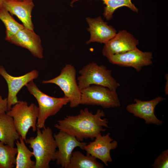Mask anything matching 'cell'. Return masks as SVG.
Returning a JSON list of instances; mask_svg holds the SVG:
<instances>
[{"mask_svg":"<svg viewBox=\"0 0 168 168\" xmlns=\"http://www.w3.org/2000/svg\"><path fill=\"white\" fill-rule=\"evenodd\" d=\"M90 154L85 155L81 152L73 151L67 168H103L104 165Z\"/></svg>","mask_w":168,"mask_h":168,"instance_id":"18","label":"cell"},{"mask_svg":"<svg viewBox=\"0 0 168 168\" xmlns=\"http://www.w3.org/2000/svg\"><path fill=\"white\" fill-rule=\"evenodd\" d=\"M109 62L122 67H132L137 72L144 66L152 64L153 54L150 52H143L138 48L128 52L114 55L107 58Z\"/></svg>","mask_w":168,"mask_h":168,"instance_id":"9","label":"cell"},{"mask_svg":"<svg viewBox=\"0 0 168 168\" xmlns=\"http://www.w3.org/2000/svg\"><path fill=\"white\" fill-rule=\"evenodd\" d=\"M86 20L89 26L87 30L91 35L87 44L95 42L105 44L117 33L116 29L112 26L108 25L100 16L95 18L87 17Z\"/></svg>","mask_w":168,"mask_h":168,"instance_id":"15","label":"cell"},{"mask_svg":"<svg viewBox=\"0 0 168 168\" xmlns=\"http://www.w3.org/2000/svg\"><path fill=\"white\" fill-rule=\"evenodd\" d=\"M6 113L12 118L18 133L25 141L30 128L34 132L37 130L38 109L35 104L28 105L26 101H18Z\"/></svg>","mask_w":168,"mask_h":168,"instance_id":"5","label":"cell"},{"mask_svg":"<svg viewBox=\"0 0 168 168\" xmlns=\"http://www.w3.org/2000/svg\"><path fill=\"white\" fill-rule=\"evenodd\" d=\"M17 153L16 147L0 141V168L14 167Z\"/></svg>","mask_w":168,"mask_h":168,"instance_id":"22","label":"cell"},{"mask_svg":"<svg viewBox=\"0 0 168 168\" xmlns=\"http://www.w3.org/2000/svg\"><path fill=\"white\" fill-rule=\"evenodd\" d=\"M76 72L74 67L67 64L61 70L60 74L56 77L42 81L43 84H54L58 86L63 91L64 96L69 101L71 108H75L80 105L81 90L76 78Z\"/></svg>","mask_w":168,"mask_h":168,"instance_id":"6","label":"cell"},{"mask_svg":"<svg viewBox=\"0 0 168 168\" xmlns=\"http://www.w3.org/2000/svg\"><path fill=\"white\" fill-rule=\"evenodd\" d=\"M39 75L38 71L34 69L22 76H13L9 74L3 66L0 65V75L5 80L8 86L7 111L18 102L17 95L21 88L37 78Z\"/></svg>","mask_w":168,"mask_h":168,"instance_id":"10","label":"cell"},{"mask_svg":"<svg viewBox=\"0 0 168 168\" xmlns=\"http://www.w3.org/2000/svg\"><path fill=\"white\" fill-rule=\"evenodd\" d=\"M0 20L5 26V39L7 41L18 31L25 28L23 25L17 22L2 6L0 7Z\"/></svg>","mask_w":168,"mask_h":168,"instance_id":"21","label":"cell"},{"mask_svg":"<svg viewBox=\"0 0 168 168\" xmlns=\"http://www.w3.org/2000/svg\"><path fill=\"white\" fill-rule=\"evenodd\" d=\"M25 86L30 94L36 100L38 103V114L36 126L42 129L45 127V122L50 116L58 112L63 107L69 102V99L64 96L57 98L49 96L42 92L32 81Z\"/></svg>","mask_w":168,"mask_h":168,"instance_id":"3","label":"cell"},{"mask_svg":"<svg viewBox=\"0 0 168 168\" xmlns=\"http://www.w3.org/2000/svg\"><path fill=\"white\" fill-rule=\"evenodd\" d=\"M25 141L20 136L15 142L17 153L16 156V168H34L35 161L31 158L34 156L25 144Z\"/></svg>","mask_w":168,"mask_h":168,"instance_id":"19","label":"cell"},{"mask_svg":"<svg viewBox=\"0 0 168 168\" xmlns=\"http://www.w3.org/2000/svg\"><path fill=\"white\" fill-rule=\"evenodd\" d=\"M166 99L160 96L148 101H143L135 98V103L128 105L126 109L134 116L144 120L147 124L160 125L162 124L163 122L155 115V108L159 103Z\"/></svg>","mask_w":168,"mask_h":168,"instance_id":"13","label":"cell"},{"mask_svg":"<svg viewBox=\"0 0 168 168\" xmlns=\"http://www.w3.org/2000/svg\"><path fill=\"white\" fill-rule=\"evenodd\" d=\"M42 129L37 128L36 136L25 141L32 149L35 158L34 168H49L50 162L55 160L57 147L52 129L49 127Z\"/></svg>","mask_w":168,"mask_h":168,"instance_id":"2","label":"cell"},{"mask_svg":"<svg viewBox=\"0 0 168 168\" xmlns=\"http://www.w3.org/2000/svg\"><path fill=\"white\" fill-rule=\"evenodd\" d=\"M7 111V98H3L0 93V114Z\"/></svg>","mask_w":168,"mask_h":168,"instance_id":"24","label":"cell"},{"mask_svg":"<svg viewBox=\"0 0 168 168\" xmlns=\"http://www.w3.org/2000/svg\"><path fill=\"white\" fill-rule=\"evenodd\" d=\"M35 6L32 0H5L2 7L12 15H16L22 22L25 28L34 30L31 13Z\"/></svg>","mask_w":168,"mask_h":168,"instance_id":"16","label":"cell"},{"mask_svg":"<svg viewBox=\"0 0 168 168\" xmlns=\"http://www.w3.org/2000/svg\"><path fill=\"white\" fill-rule=\"evenodd\" d=\"M168 74H166V82L165 88V92L166 95L168 94Z\"/></svg>","mask_w":168,"mask_h":168,"instance_id":"25","label":"cell"},{"mask_svg":"<svg viewBox=\"0 0 168 168\" xmlns=\"http://www.w3.org/2000/svg\"><path fill=\"white\" fill-rule=\"evenodd\" d=\"M5 0H0V7L2 6L3 3Z\"/></svg>","mask_w":168,"mask_h":168,"instance_id":"26","label":"cell"},{"mask_svg":"<svg viewBox=\"0 0 168 168\" xmlns=\"http://www.w3.org/2000/svg\"><path fill=\"white\" fill-rule=\"evenodd\" d=\"M80 104L116 108L121 104L116 91L103 86L92 85L81 90Z\"/></svg>","mask_w":168,"mask_h":168,"instance_id":"7","label":"cell"},{"mask_svg":"<svg viewBox=\"0 0 168 168\" xmlns=\"http://www.w3.org/2000/svg\"><path fill=\"white\" fill-rule=\"evenodd\" d=\"M8 41L27 49L36 58L39 59L43 58L41 40L34 30L24 28L18 31Z\"/></svg>","mask_w":168,"mask_h":168,"instance_id":"14","label":"cell"},{"mask_svg":"<svg viewBox=\"0 0 168 168\" xmlns=\"http://www.w3.org/2000/svg\"><path fill=\"white\" fill-rule=\"evenodd\" d=\"M104 112L98 110L95 114L85 108L81 109L75 115H67L58 120L54 127L59 130L64 131L82 142L87 138L94 139L106 130L104 127L109 128L108 121Z\"/></svg>","mask_w":168,"mask_h":168,"instance_id":"1","label":"cell"},{"mask_svg":"<svg viewBox=\"0 0 168 168\" xmlns=\"http://www.w3.org/2000/svg\"><path fill=\"white\" fill-rule=\"evenodd\" d=\"M110 135L108 133L105 135H98L93 141L87 143L83 149L87 154L100 160L107 166L108 162L112 161L110 151L116 149L118 145L117 141L114 140Z\"/></svg>","mask_w":168,"mask_h":168,"instance_id":"12","label":"cell"},{"mask_svg":"<svg viewBox=\"0 0 168 168\" xmlns=\"http://www.w3.org/2000/svg\"><path fill=\"white\" fill-rule=\"evenodd\" d=\"M77 78L81 90L92 85L103 86L116 91L120 84L112 76V71L103 65L94 62L86 64L81 69Z\"/></svg>","mask_w":168,"mask_h":168,"instance_id":"4","label":"cell"},{"mask_svg":"<svg viewBox=\"0 0 168 168\" xmlns=\"http://www.w3.org/2000/svg\"><path fill=\"white\" fill-rule=\"evenodd\" d=\"M20 136L14 125L12 118L6 113L0 114V141L14 147Z\"/></svg>","mask_w":168,"mask_h":168,"instance_id":"17","label":"cell"},{"mask_svg":"<svg viewBox=\"0 0 168 168\" xmlns=\"http://www.w3.org/2000/svg\"><path fill=\"white\" fill-rule=\"evenodd\" d=\"M139 43L138 40L132 34L125 30H120L104 44L102 54L107 58L135 49L137 48Z\"/></svg>","mask_w":168,"mask_h":168,"instance_id":"11","label":"cell"},{"mask_svg":"<svg viewBox=\"0 0 168 168\" xmlns=\"http://www.w3.org/2000/svg\"><path fill=\"white\" fill-rule=\"evenodd\" d=\"M57 148L55 154V160L57 165L62 168H67L74 149L79 147L83 150L87 144L78 141L74 136L64 131L59 130L54 134Z\"/></svg>","mask_w":168,"mask_h":168,"instance_id":"8","label":"cell"},{"mask_svg":"<svg viewBox=\"0 0 168 168\" xmlns=\"http://www.w3.org/2000/svg\"><path fill=\"white\" fill-rule=\"evenodd\" d=\"M154 168H167L168 167V150L163 151L155 159L152 165Z\"/></svg>","mask_w":168,"mask_h":168,"instance_id":"23","label":"cell"},{"mask_svg":"<svg viewBox=\"0 0 168 168\" xmlns=\"http://www.w3.org/2000/svg\"><path fill=\"white\" fill-rule=\"evenodd\" d=\"M80 0H73L74 2ZM105 5L104 7L103 16L107 20H110L113 18V14L118 8L125 7L133 12L138 13V8L132 2V0H100Z\"/></svg>","mask_w":168,"mask_h":168,"instance_id":"20","label":"cell"},{"mask_svg":"<svg viewBox=\"0 0 168 168\" xmlns=\"http://www.w3.org/2000/svg\"><path fill=\"white\" fill-rule=\"evenodd\" d=\"M8 0V1H23V0ZM32 0L33 1L34 0Z\"/></svg>","mask_w":168,"mask_h":168,"instance_id":"27","label":"cell"}]
</instances>
